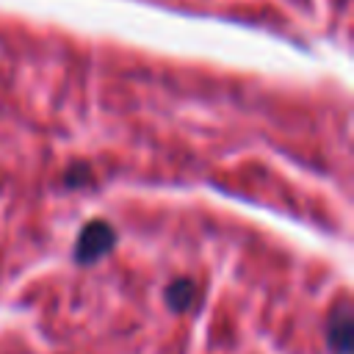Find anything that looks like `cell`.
Wrapping results in <instances>:
<instances>
[{
    "label": "cell",
    "instance_id": "6da1fadb",
    "mask_svg": "<svg viewBox=\"0 0 354 354\" xmlns=\"http://www.w3.org/2000/svg\"><path fill=\"white\" fill-rule=\"evenodd\" d=\"M113 243H116V232H113L111 224H105V221H100V218H97V221H88V224L80 230V235H77L75 260H77L80 266L97 263Z\"/></svg>",
    "mask_w": 354,
    "mask_h": 354
},
{
    "label": "cell",
    "instance_id": "7a4b0ae2",
    "mask_svg": "<svg viewBox=\"0 0 354 354\" xmlns=\"http://www.w3.org/2000/svg\"><path fill=\"white\" fill-rule=\"evenodd\" d=\"M351 304L348 299H340L332 313H329V324H326V340L329 348H335L337 354H348L351 351Z\"/></svg>",
    "mask_w": 354,
    "mask_h": 354
},
{
    "label": "cell",
    "instance_id": "3957f363",
    "mask_svg": "<svg viewBox=\"0 0 354 354\" xmlns=\"http://www.w3.org/2000/svg\"><path fill=\"white\" fill-rule=\"evenodd\" d=\"M194 299H196V285H194L191 279H185V277L174 279V282L166 288V304H169V310H174V313H185V310L194 304Z\"/></svg>",
    "mask_w": 354,
    "mask_h": 354
},
{
    "label": "cell",
    "instance_id": "277c9868",
    "mask_svg": "<svg viewBox=\"0 0 354 354\" xmlns=\"http://www.w3.org/2000/svg\"><path fill=\"white\" fill-rule=\"evenodd\" d=\"M86 177H88V171L80 166V169H75L72 174H66V185H77V183H83Z\"/></svg>",
    "mask_w": 354,
    "mask_h": 354
}]
</instances>
